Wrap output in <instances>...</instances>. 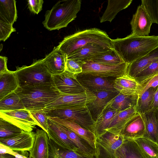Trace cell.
Here are the masks:
<instances>
[{"label": "cell", "mask_w": 158, "mask_h": 158, "mask_svg": "<svg viewBox=\"0 0 158 158\" xmlns=\"http://www.w3.org/2000/svg\"><path fill=\"white\" fill-rule=\"evenodd\" d=\"M113 49L129 65L158 47V36H142L131 34L123 38L111 40Z\"/></svg>", "instance_id": "6da1fadb"}, {"label": "cell", "mask_w": 158, "mask_h": 158, "mask_svg": "<svg viewBox=\"0 0 158 158\" xmlns=\"http://www.w3.org/2000/svg\"><path fill=\"white\" fill-rule=\"evenodd\" d=\"M16 91L28 110L44 109L62 94L50 83L20 87Z\"/></svg>", "instance_id": "7a4b0ae2"}, {"label": "cell", "mask_w": 158, "mask_h": 158, "mask_svg": "<svg viewBox=\"0 0 158 158\" xmlns=\"http://www.w3.org/2000/svg\"><path fill=\"white\" fill-rule=\"evenodd\" d=\"M80 0H65L58 1L46 11L42 23L48 30L52 31L66 27L74 20L81 9Z\"/></svg>", "instance_id": "3957f363"}, {"label": "cell", "mask_w": 158, "mask_h": 158, "mask_svg": "<svg viewBox=\"0 0 158 158\" xmlns=\"http://www.w3.org/2000/svg\"><path fill=\"white\" fill-rule=\"evenodd\" d=\"M111 40L105 31L94 28L66 37L59 43L57 47L67 57L87 44L99 42L111 41Z\"/></svg>", "instance_id": "277c9868"}, {"label": "cell", "mask_w": 158, "mask_h": 158, "mask_svg": "<svg viewBox=\"0 0 158 158\" xmlns=\"http://www.w3.org/2000/svg\"><path fill=\"white\" fill-rule=\"evenodd\" d=\"M44 111L48 117L73 120L83 128L94 133L95 120L87 105L59 108Z\"/></svg>", "instance_id": "5b68a950"}, {"label": "cell", "mask_w": 158, "mask_h": 158, "mask_svg": "<svg viewBox=\"0 0 158 158\" xmlns=\"http://www.w3.org/2000/svg\"><path fill=\"white\" fill-rule=\"evenodd\" d=\"M15 71L20 87L43 83H54L52 75L42 62L34 60L30 66L16 67Z\"/></svg>", "instance_id": "8992f818"}, {"label": "cell", "mask_w": 158, "mask_h": 158, "mask_svg": "<svg viewBox=\"0 0 158 158\" xmlns=\"http://www.w3.org/2000/svg\"><path fill=\"white\" fill-rule=\"evenodd\" d=\"M128 65L125 62L116 65H108L87 60L83 62L82 72L78 74L103 78H116L127 74Z\"/></svg>", "instance_id": "52a82bcc"}, {"label": "cell", "mask_w": 158, "mask_h": 158, "mask_svg": "<svg viewBox=\"0 0 158 158\" xmlns=\"http://www.w3.org/2000/svg\"><path fill=\"white\" fill-rule=\"evenodd\" d=\"M125 139L121 135L106 131L97 137L95 140V158H116L115 152Z\"/></svg>", "instance_id": "ba28073f"}, {"label": "cell", "mask_w": 158, "mask_h": 158, "mask_svg": "<svg viewBox=\"0 0 158 158\" xmlns=\"http://www.w3.org/2000/svg\"><path fill=\"white\" fill-rule=\"evenodd\" d=\"M96 98L94 94L89 90L79 94H62L43 110L47 111L59 108L87 105Z\"/></svg>", "instance_id": "9c48e42d"}, {"label": "cell", "mask_w": 158, "mask_h": 158, "mask_svg": "<svg viewBox=\"0 0 158 158\" xmlns=\"http://www.w3.org/2000/svg\"><path fill=\"white\" fill-rule=\"evenodd\" d=\"M55 86L62 94H77L88 90L79 81L76 75L65 70L63 73L52 75Z\"/></svg>", "instance_id": "30bf717a"}, {"label": "cell", "mask_w": 158, "mask_h": 158, "mask_svg": "<svg viewBox=\"0 0 158 158\" xmlns=\"http://www.w3.org/2000/svg\"><path fill=\"white\" fill-rule=\"evenodd\" d=\"M1 118L18 127L25 132L32 131L37 126L31 117L29 110H25L0 111Z\"/></svg>", "instance_id": "8fae6325"}, {"label": "cell", "mask_w": 158, "mask_h": 158, "mask_svg": "<svg viewBox=\"0 0 158 158\" xmlns=\"http://www.w3.org/2000/svg\"><path fill=\"white\" fill-rule=\"evenodd\" d=\"M36 132L23 131L15 136L7 139H0V143L3 144L21 155L25 152H29L33 145Z\"/></svg>", "instance_id": "7c38bea8"}, {"label": "cell", "mask_w": 158, "mask_h": 158, "mask_svg": "<svg viewBox=\"0 0 158 158\" xmlns=\"http://www.w3.org/2000/svg\"><path fill=\"white\" fill-rule=\"evenodd\" d=\"M112 48H113L111 41L92 43L74 51L66 58L76 60L83 62L95 55Z\"/></svg>", "instance_id": "4fadbf2b"}, {"label": "cell", "mask_w": 158, "mask_h": 158, "mask_svg": "<svg viewBox=\"0 0 158 158\" xmlns=\"http://www.w3.org/2000/svg\"><path fill=\"white\" fill-rule=\"evenodd\" d=\"M152 23L145 9L141 5L139 6L130 22L131 34L142 36H149Z\"/></svg>", "instance_id": "5bb4252c"}, {"label": "cell", "mask_w": 158, "mask_h": 158, "mask_svg": "<svg viewBox=\"0 0 158 158\" xmlns=\"http://www.w3.org/2000/svg\"><path fill=\"white\" fill-rule=\"evenodd\" d=\"M48 122V127L47 133L48 138L60 147L74 151L80 154L78 149L61 129L59 124L49 117Z\"/></svg>", "instance_id": "9a60e30c"}, {"label": "cell", "mask_w": 158, "mask_h": 158, "mask_svg": "<svg viewBox=\"0 0 158 158\" xmlns=\"http://www.w3.org/2000/svg\"><path fill=\"white\" fill-rule=\"evenodd\" d=\"M76 75L81 77L80 79L77 78L80 83L88 90L92 92L99 91L118 92L114 87V81L109 80L107 78L87 75Z\"/></svg>", "instance_id": "2e32d148"}, {"label": "cell", "mask_w": 158, "mask_h": 158, "mask_svg": "<svg viewBox=\"0 0 158 158\" xmlns=\"http://www.w3.org/2000/svg\"><path fill=\"white\" fill-rule=\"evenodd\" d=\"M66 59V56L57 46L42 59V61L49 72L53 75L61 73L65 70Z\"/></svg>", "instance_id": "e0dca14e"}, {"label": "cell", "mask_w": 158, "mask_h": 158, "mask_svg": "<svg viewBox=\"0 0 158 158\" xmlns=\"http://www.w3.org/2000/svg\"><path fill=\"white\" fill-rule=\"evenodd\" d=\"M145 127L142 116L136 114L126 124L120 135L125 140H134L143 137Z\"/></svg>", "instance_id": "ac0fdd59"}, {"label": "cell", "mask_w": 158, "mask_h": 158, "mask_svg": "<svg viewBox=\"0 0 158 158\" xmlns=\"http://www.w3.org/2000/svg\"><path fill=\"white\" fill-rule=\"evenodd\" d=\"M113 86L118 92L130 95H139L143 87L134 78L127 74L116 78L114 81Z\"/></svg>", "instance_id": "d6986e66"}, {"label": "cell", "mask_w": 158, "mask_h": 158, "mask_svg": "<svg viewBox=\"0 0 158 158\" xmlns=\"http://www.w3.org/2000/svg\"><path fill=\"white\" fill-rule=\"evenodd\" d=\"M35 142L29 152L31 158H49V138L47 133L43 130L36 131Z\"/></svg>", "instance_id": "ffe728a7"}, {"label": "cell", "mask_w": 158, "mask_h": 158, "mask_svg": "<svg viewBox=\"0 0 158 158\" xmlns=\"http://www.w3.org/2000/svg\"><path fill=\"white\" fill-rule=\"evenodd\" d=\"M48 117L70 130L86 141L92 148L95 149V142L96 137L93 132L83 128L72 120L57 118Z\"/></svg>", "instance_id": "44dd1931"}, {"label": "cell", "mask_w": 158, "mask_h": 158, "mask_svg": "<svg viewBox=\"0 0 158 158\" xmlns=\"http://www.w3.org/2000/svg\"><path fill=\"white\" fill-rule=\"evenodd\" d=\"M141 115L145 127L143 137L158 145V109L150 110Z\"/></svg>", "instance_id": "7402d4cb"}, {"label": "cell", "mask_w": 158, "mask_h": 158, "mask_svg": "<svg viewBox=\"0 0 158 158\" xmlns=\"http://www.w3.org/2000/svg\"><path fill=\"white\" fill-rule=\"evenodd\" d=\"M157 61H158V47L146 55L129 64L127 69V74L134 78L150 64Z\"/></svg>", "instance_id": "603a6c76"}, {"label": "cell", "mask_w": 158, "mask_h": 158, "mask_svg": "<svg viewBox=\"0 0 158 158\" xmlns=\"http://www.w3.org/2000/svg\"><path fill=\"white\" fill-rule=\"evenodd\" d=\"M119 112L105 105L95 120L94 133L96 137L106 132V129Z\"/></svg>", "instance_id": "cb8c5ba5"}, {"label": "cell", "mask_w": 158, "mask_h": 158, "mask_svg": "<svg viewBox=\"0 0 158 158\" xmlns=\"http://www.w3.org/2000/svg\"><path fill=\"white\" fill-rule=\"evenodd\" d=\"M136 106L119 112L113 118L106 131L120 135L126 124L137 113Z\"/></svg>", "instance_id": "d4e9b609"}, {"label": "cell", "mask_w": 158, "mask_h": 158, "mask_svg": "<svg viewBox=\"0 0 158 158\" xmlns=\"http://www.w3.org/2000/svg\"><path fill=\"white\" fill-rule=\"evenodd\" d=\"M20 87L15 71L8 70L0 73V100Z\"/></svg>", "instance_id": "484cf974"}, {"label": "cell", "mask_w": 158, "mask_h": 158, "mask_svg": "<svg viewBox=\"0 0 158 158\" xmlns=\"http://www.w3.org/2000/svg\"><path fill=\"white\" fill-rule=\"evenodd\" d=\"M59 124L61 129L78 149L80 155L89 158L95 157V149L92 148L86 141L67 128Z\"/></svg>", "instance_id": "4316f807"}, {"label": "cell", "mask_w": 158, "mask_h": 158, "mask_svg": "<svg viewBox=\"0 0 158 158\" xmlns=\"http://www.w3.org/2000/svg\"><path fill=\"white\" fill-rule=\"evenodd\" d=\"M116 158H147L134 140H125L115 152Z\"/></svg>", "instance_id": "83f0119b"}, {"label": "cell", "mask_w": 158, "mask_h": 158, "mask_svg": "<svg viewBox=\"0 0 158 158\" xmlns=\"http://www.w3.org/2000/svg\"><path fill=\"white\" fill-rule=\"evenodd\" d=\"M96 96V98L87 105L91 113L93 112L96 117L107 103L119 93L106 91L92 92Z\"/></svg>", "instance_id": "f1b7e54d"}, {"label": "cell", "mask_w": 158, "mask_h": 158, "mask_svg": "<svg viewBox=\"0 0 158 158\" xmlns=\"http://www.w3.org/2000/svg\"><path fill=\"white\" fill-rule=\"evenodd\" d=\"M138 95H125L119 93L106 105L120 112L136 105Z\"/></svg>", "instance_id": "f546056e"}, {"label": "cell", "mask_w": 158, "mask_h": 158, "mask_svg": "<svg viewBox=\"0 0 158 158\" xmlns=\"http://www.w3.org/2000/svg\"><path fill=\"white\" fill-rule=\"evenodd\" d=\"M132 1V0H108L106 8L100 19V22L106 21L111 22L117 14L127 8Z\"/></svg>", "instance_id": "4dcf8cb0"}, {"label": "cell", "mask_w": 158, "mask_h": 158, "mask_svg": "<svg viewBox=\"0 0 158 158\" xmlns=\"http://www.w3.org/2000/svg\"><path fill=\"white\" fill-rule=\"evenodd\" d=\"M15 0H0V20L13 24L17 18Z\"/></svg>", "instance_id": "1f68e13d"}, {"label": "cell", "mask_w": 158, "mask_h": 158, "mask_svg": "<svg viewBox=\"0 0 158 158\" xmlns=\"http://www.w3.org/2000/svg\"><path fill=\"white\" fill-rule=\"evenodd\" d=\"M87 60L108 65H116L125 62L113 48L95 55Z\"/></svg>", "instance_id": "d6a6232c"}, {"label": "cell", "mask_w": 158, "mask_h": 158, "mask_svg": "<svg viewBox=\"0 0 158 158\" xmlns=\"http://www.w3.org/2000/svg\"><path fill=\"white\" fill-rule=\"evenodd\" d=\"M25 109L20 98L16 91L9 94L0 100V111Z\"/></svg>", "instance_id": "836d02e7"}, {"label": "cell", "mask_w": 158, "mask_h": 158, "mask_svg": "<svg viewBox=\"0 0 158 158\" xmlns=\"http://www.w3.org/2000/svg\"><path fill=\"white\" fill-rule=\"evenodd\" d=\"M49 158H89L61 147L49 138ZM92 158H95L94 157Z\"/></svg>", "instance_id": "e575fe53"}, {"label": "cell", "mask_w": 158, "mask_h": 158, "mask_svg": "<svg viewBox=\"0 0 158 158\" xmlns=\"http://www.w3.org/2000/svg\"><path fill=\"white\" fill-rule=\"evenodd\" d=\"M157 88H150L139 95L136 106L137 113L143 114L149 111Z\"/></svg>", "instance_id": "d590c367"}, {"label": "cell", "mask_w": 158, "mask_h": 158, "mask_svg": "<svg viewBox=\"0 0 158 158\" xmlns=\"http://www.w3.org/2000/svg\"><path fill=\"white\" fill-rule=\"evenodd\" d=\"M147 158H158V145L142 137L134 140Z\"/></svg>", "instance_id": "8d00e7d4"}, {"label": "cell", "mask_w": 158, "mask_h": 158, "mask_svg": "<svg viewBox=\"0 0 158 158\" xmlns=\"http://www.w3.org/2000/svg\"><path fill=\"white\" fill-rule=\"evenodd\" d=\"M23 131L9 122L0 118V139H7L21 133Z\"/></svg>", "instance_id": "74e56055"}, {"label": "cell", "mask_w": 158, "mask_h": 158, "mask_svg": "<svg viewBox=\"0 0 158 158\" xmlns=\"http://www.w3.org/2000/svg\"><path fill=\"white\" fill-rule=\"evenodd\" d=\"M158 75V61L153 62L138 74L134 78L142 85Z\"/></svg>", "instance_id": "f35d334b"}, {"label": "cell", "mask_w": 158, "mask_h": 158, "mask_svg": "<svg viewBox=\"0 0 158 158\" xmlns=\"http://www.w3.org/2000/svg\"><path fill=\"white\" fill-rule=\"evenodd\" d=\"M141 5L148 13L152 23L158 24V0H142Z\"/></svg>", "instance_id": "ab89813d"}, {"label": "cell", "mask_w": 158, "mask_h": 158, "mask_svg": "<svg viewBox=\"0 0 158 158\" xmlns=\"http://www.w3.org/2000/svg\"><path fill=\"white\" fill-rule=\"evenodd\" d=\"M32 118L37 124V126L47 133L48 130V117L43 109L29 110Z\"/></svg>", "instance_id": "60d3db41"}, {"label": "cell", "mask_w": 158, "mask_h": 158, "mask_svg": "<svg viewBox=\"0 0 158 158\" xmlns=\"http://www.w3.org/2000/svg\"><path fill=\"white\" fill-rule=\"evenodd\" d=\"M0 40L5 41L10 36L12 33L15 31L13 25L0 20Z\"/></svg>", "instance_id": "b9f144b4"}, {"label": "cell", "mask_w": 158, "mask_h": 158, "mask_svg": "<svg viewBox=\"0 0 158 158\" xmlns=\"http://www.w3.org/2000/svg\"><path fill=\"white\" fill-rule=\"evenodd\" d=\"M82 63L80 61L66 58L65 70L76 75L79 74L82 72Z\"/></svg>", "instance_id": "7bdbcfd3"}, {"label": "cell", "mask_w": 158, "mask_h": 158, "mask_svg": "<svg viewBox=\"0 0 158 158\" xmlns=\"http://www.w3.org/2000/svg\"><path fill=\"white\" fill-rule=\"evenodd\" d=\"M27 2L28 8L32 12L38 14L42 9L43 0H29Z\"/></svg>", "instance_id": "ee69618b"}, {"label": "cell", "mask_w": 158, "mask_h": 158, "mask_svg": "<svg viewBox=\"0 0 158 158\" xmlns=\"http://www.w3.org/2000/svg\"><path fill=\"white\" fill-rule=\"evenodd\" d=\"M142 86V89L139 95L150 88L157 87L158 86V75L150 79Z\"/></svg>", "instance_id": "f6af8a7d"}, {"label": "cell", "mask_w": 158, "mask_h": 158, "mask_svg": "<svg viewBox=\"0 0 158 158\" xmlns=\"http://www.w3.org/2000/svg\"><path fill=\"white\" fill-rule=\"evenodd\" d=\"M8 154L15 156L16 152L8 147L0 143V154Z\"/></svg>", "instance_id": "bcb514c9"}, {"label": "cell", "mask_w": 158, "mask_h": 158, "mask_svg": "<svg viewBox=\"0 0 158 158\" xmlns=\"http://www.w3.org/2000/svg\"><path fill=\"white\" fill-rule=\"evenodd\" d=\"M7 58L5 56H0V73L6 72L8 70L7 66Z\"/></svg>", "instance_id": "7dc6e473"}, {"label": "cell", "mask_w": 158, "mask_h": 158, "mask_svg": "<svg viewBox=\"0 0 158 158\" xmlns=\"http://www.w3.org/2000/svg\"><path fill=\"white\" fill-rule=\"evenodd\" d=\"M157 109H158V86L155 92L149 111Z\"/></svg>", "instance_id": "c3c4849f"}, {"label": "cell", "mask_w": 158, "mask_h": 158, "mask_svg": "<svg viewBox=\"0 0 158 158\" xmlns=\"http://www.w3.org/2000/svg\"><path fill=\"white\" fill-rule=\"evenodd\" d=\"M0 158H15L13 155L8 154H0Z\"/></svg>", "instance_id": "681fc988"}, {"label": "cell", "mask_w": 158, "mask_h": 158, "mask_svg": "<svg viewBox=\"0 0 158 158\" xmlns=\"http://www.w3.org/2000/svg\"><path fill=\"white\" fill-rule=\"evenodd\" d=\"M15 158H31L29 157H27V156H26L21 155L17 152H16V154L15 155Z\"/></svg>", "instance_id": "f907efd6"}]
</instances>
